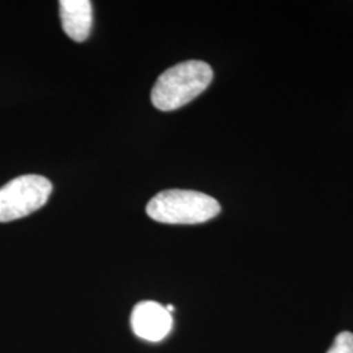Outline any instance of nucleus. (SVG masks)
Returning a JSON list of instances; mask_svg holds the SVG:
<instances>
[{"label":"nucleus","mask_w":353,"mask_h":353,"mask_svg":"<svg viewBox=\"0 0 353 353\" xmlns=\"http://www.w3.org/2000/svg\"><path fill=\"white\" fill-rule=\"evenodd\" d=\"M214 79L211 65L203 61H188L170 67L152 88V103L163 112L176 110L202 94Z\"/></svg>","instance_id":"1"},{"label":"nucleus","mask_w":353,"mask_h":353,"mask_svg":"<svg viewBox=\"0 0 353 353\" xmlns=\"http://www.w3.org/2000/svg\"><path fill=\"white\" fill-rule=\"evenodd\" d=\"M147 214L163 224L191 225L205 223L220 214V203L199 191L166 190L147 204Z\"/></svg>","instance_id":"2"},{"label":"nucleus","mask_w":353,"mask_h":353,"mask_svg":"<svg viewBox=\"0 0 353 353\" xmlns=\"http://www.w3.org/2000/svg\"><path fill=\"white\" fill-rule=\"evenodd\" d=\"M52 185L45 176H20L0 189V223L23 219L43 207L50 198Z\"/></svg>","instance_id":"3"},{"label":"nucleus","mask_w":353,"mask_h":353,"mask_svg":"<svg viewBox=\"0 0 353 353\" xmlns=\"http://www.w3.org/2000/svg\"><path fill=\"white\" fill-rule=\"evenodd\" d=\"M131 327L140 339L157 343L172 332L173 316L161 303L141 301L132 309Z\"/></svg>","instance_id":"4"},{"label":"nucleus","mask_w":353,"mask_h":353,"mask_svg":"<svg viewBox=\"0 0 353 353\" xmlns=\"http://www.w3.org/2000/svg\"><path fill=\"white\" fill-rule=\"evenodd\" d=\"M61 20L64 33L76 42L89 37L92 29V3L89 0H61Z\"/></svg>","instance_id":"5"},{"label":"nucleus","mask_w":353,"mask_h":353,"mask_svg":"<svg viewBox=\"0 0 353 353\" xmlns=\"http://www.w3.org/2000/svg\"><path fill=\"white\" fill-rule=\"evenodd\" d=\"M327 353H353V334L350 331L341 332L332 343Z\"/></svg>","instance_id":"6"}]
</instances>
